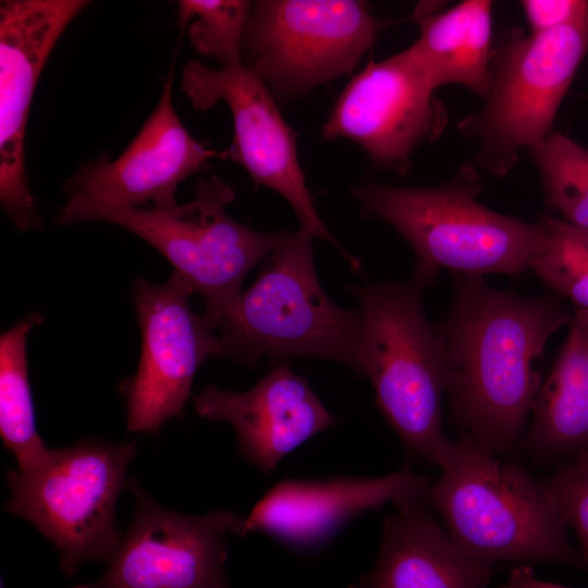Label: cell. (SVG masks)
<instances>
[{
	"mask_svg": "<svg viewBox=\"0 0 588 588\" xmlns=\"http://www.w3.org/2000/svg\"><path fill=\"white\" fill-rule=\"evenodd\" d=\"M544 238L530 270L576 310H588V230L559 217H543Z\"/></svg>",
	"mask_w": 588,
	"mask_h": 588,
	"instance_id": "603a6c76",
	"label": "cell"
},
{
	"mask_svg": "<svg viewBox=\"0 0 588 588\" xmlns=\"http://www.w3.org/2000/svg\"><path fill=\"white\" fill-rule=\"evenodd\" d=\"M313 235L287 234L221 320L218 356L255 366L264 356H308L359 370L364 315L335 305L318 280Z\"/></svg>",
	"mask_w": 588,
	"mask_h": 588,
	"instance_id": "277c9868",
	"label": "cell"
},
{
	"mask_svg": "<svg viewBox=\"0 0 588 588\" xmlns=\"http://www.w3.org/2000/svg\"><path fill=\"white\" fill-rule=\"evenodd\" d=\"M420 2L414 20L420 28L408 50L434 89L457 84L483 98L490 84L491 8L489 0H465L446 10Z\"/></svg>",
	"mask_w": 588,
	"mask_h": 588,
	"instance_id": "ffe728a7",
	"label": "cell"
},
{
	"mask_svg": "<svg viewBox=\"0 0 588 588\" xmlns=\"http://www.w3.org/2000/svg\"><path fill=\"white\" fill-rule=\"evenodd\" d=\"M454 442L452 460L425 500L467 554L494 565H584L543 479L497 458L464 431Z\"/></svg>",
	"mask_w": 588,
	"mask_h": 588,
	"instance_id": "7a4b0ae2",
	"label": "cell"
},
{
	"mask_svg": "<svg viewBox=\"0 0 588 588\" xmlns=\"http://www.w3.org/2000/svg\"><path fill=\"white\" fill-rule=\"evenodd\" d=\"M569 322L520 442L536 464L566 461L588 451V310H575Z\"/></svg>",
	"mask_w": 588,
	"mask_h": 588,
	"instance_id": "d6986e66",
	"label": "cell"
},
{
	"mask_svg": "<svg viewBox=\"0 0 588 588\" xmlns=\"http://www.w3.org/2000/svg\"><path fill=\"white\" fill-rule=\"evenodd\" d=\"M42 315L25 316L0 338V434L17 462V469L36 465L49 451L36 429L28 378L26 340Z\"/></svg>",
	"mask_w": 588,
	"mask_h": 588,
	"instance_id": "44dd1931",
	"label": "cell"
},
{
	"mask_svg": "<svg viewBox=\"0 0 588 588\" xmlns=\"http://www.w3.org/2000/svg\"><path fill=\"white\" fill-rule=\"evenodd\" d=\"M588 51V19L525 36L510 29L490 58V84L481 108L457 131L478 145L475 164L504 176L520 149L539 144L552 125Z\"/></svg>",
	"mask_w": 588,
	"mask_h": 588,
	"instance_id": "52a82bcc",
	"label": "cell"
},
{
	"mask_svg": "<svg viewBox=\"0 0 588 588\" xmlns=\"http://www.w3.org/2000/svg\"><path fill=\"white\" fill-rule=\"evenodd\" d=\"M434 90L408 48L380 62L370 59L336 99L320 136L350 139L376 167L406 174L417 147L446 127Z\"/></svg>",
	"mask_w": 588,
	"mask_h": 588,
	"instance_id": "4fadbf2b",
	"label": "cell"
},
{
	"mask_svg": "<svg viewBox=\"0 0 588 588\" xmlns=\"http://www.w3.org/2000/svg\"><path fill=\"white\" fill-rule=\"evenodd\" d=\"M500 588H568L559 584L542 580L537 577L529 565L514 567L505 583Z\"/></svg>",
	"mask_w": 588,
	"mask_h": 588,
	"instance_id": "4316f807",
	"label": "cell"
},
{
	"mask_svg": "<svg viewBox=\"0 0 588 588\" xmlns=\"http://www.w3.org/2000/svg\"><path fill=\"white\" fill-rule=\"evenodd\" d=\"M134 515L95 581L74 588H228L226 538L243 516L228 510L187 515L157 504L132 478Z\"/></svg>",
	"mask_w": 588,
	"mask_h": 588,
	"instance_id": "30bf717a",
	"label": "cell"
},
{
	"mask_svg": "<svg viewBox=\"0 0 588 588\" xmlns=\"http://www.w3.org/2000/svg\"><path fill=\"white\" fill-rule=\"evenodd\" d=\"M520 5L532 34L588 19V0H524Z\"/></svg>",
	"mask_w": 588,
	"mask_h": 588,
	"instance_id": "484cf974",
	"label": "cell"
},
{
	"mask_svg": "<svg viewBox=\"0 0 588 588\" xmlns=\"http://www.w3.org/2000/svg\"><path fill=\"white\" fill-rule=\"evenodd\" d=\"M216 156L222 158L194 139L176 115L170 73L158 105L120 157L100 154L66 179L63 189L70 200L168 209L176 206L179 184Z\"/></svg>",
	"mask_w": 588,
	"mask_h": 588,
	"instance_id": "9a60e30c",
	"label": "cell"
},
{
	"mask_svg": "<svg viewBox=\"0 0 588 588\" xmlns=\"http://www.w3.org/2000/svg\"><path fill=\"white\" fill-rule=\"evenodd\" d=\"M478 168L465 162L444 184L396 187L365 182L352 189L364 218L390 224L412 246V275L425 287L442 269L453 273L517 275L530 268L544 238V223L495 212L478 200Z\"/></svg>",
	"mask_w": 588,
	"mask_h": 588,
	"instance_id": "3957f363",
	"label": "cell"
},
{
	"mask_svg": "<svg viewBox=\"0 0 588 588\" xmlns=\"http://www.w3.org/2000/svg\"><path fill=\"white\" fill-rule=\"evenodd\" d=\"M253 2L246 0H180L177 24L187 26L193 48L223 68L242 64L243 41Z\"/></svg>",
	"mask_w": 588,
	"mask_h": 588,
	"instance_id": "cb8c5ba5",
	"label": "cell"
},
{
	"mask_svg": "<svg viewBox=\"0 0 588 588\" xmlns=\"http://www.w3.org/2000/svg\"><path fill=\"white\" fill-rule=\"evenodd\" d=\"M424 289L413 278L352 287L364 315L358 373L371 381L380 412L408 450L442 468L455 442L442 429L445 362L438 328L424 313Z\"/></svg>",
	"mask_w": 588,
	"mask_h": 588,
	"instance_id": "8992f818",
	"label": "cell"
},
{
	"mask_svg": "<svg viewBox=\"0 0 588 588\" xmlns=\"http://www.w3.org/2000/svg\"><path fill=\"white\" fill-rule=\"evenodd\" d=\"M390 24L357 0L255 1L243 54L273 96L301 97L351 73Z\"/></svg>",
	"mask_w": 588,
	"mask_h": 588,
	"instance_id": "9c48e42d",
	"label": "cell"
},
{
	"mask_svg": "<svg viewBox=\"0 0 588 588\" xmlns=\"http://www.w3.org/2000/svg\"><path fill=\"white\" fill-rule=\"evenodd\" d=\"M495 571L467 554L420 500L384 518L375 565L356 588H486Z\"/></svg>",
	"mask_w": 588,
	"mask_h": 588,
	"instance_id": "ac0fdd59",
	"label": "cell"
},
{
	"mask_svg": "<svg viewBox=\"0 0 588 588\" xmlns=\"http://www.w3.org/2000/svg\"><path fill=\"white\" fill-rule=\"evenodd\" d=\"M134 455L133 443L95 440L49 449L33 467L7 474L4 509L53 542L66 575L88 561L108 562L122 536L115 509Z\"/></svg>",
	"mask_w": 588,
	"mask_h": 588,
	"instance_id": "ba28073f",
	"label": "cell"
},
{
	"mask_svg": "<svg viewBox=\"0 0 588 588\" xmlns=\"http://www.w3.org/2000/svg\"><path fill=\"white\" fill-rule=\"evenodd\" d=\"M191 285L175 271L160 284L138 277L132 298L142 333L137 372L123 382L130 432H157L180 417L199 365L218 356V338L193 311Z\"/></svg>",
	"mask_w": 588,
	"mask_h": 588,
	"instance_id": "7c38bea8",
	"label": "cell"
},
{
	"mask_svg": "<svg viewBox=\"0 0 588 588\" xmlns=\"http://www.w3.org/2000/svg\"><path fill=\"white\" fill-rule=\"evenodd\" d=\"M235 191L218 176L199 180L195 197L168 209L114 206L68 199L58 224L106 221L136 234L157 249L200 294L203 314L216 333L242 293L247 273L275 250L289 232H260L229 217Z\"/></svg>",
	"mask_w": 588,
	"mask_h": 588,
	"instance_id": "5b68a950",
	"label": "cell"
},
{
	"mask_svg": "<svg viewBox=\"0 0 588 588\" xmlns=\"http://www.w3.org/2000/svg\"><path fill=\"white\" fill-rule=\"evenodd\" d=\"M430 486L408 466L375 478L284 479L244 517L240 536L259 531L291 547H315L357 515L387 503L400 507L425 500Z\"/></svg>",
	"mask_w": 588,
	"mask_h": 588,
	"instance_id": "2e32d148",
	"label": "cell"
},
{
	"mask_svg": "<svg viewBox=\"0 0 588 588\" xmlns=\"http://www.w3.org/2000/svg\"><path fill=\"white\" fill-rule=\"evenodd\" d=\"M194 408L203 418L230 422L242 455L264 474L335 421L306 379L285 365L277 366L248 391L206 385L194 397Z\"/></svg>",
	"mask_w": 588,
	"mask_h": 588,
	"instance_id": "e0dca14e",
	"label": "cell"
},
{
	"mask_svg": "<svg viewBox=\"0 0 588 588\" xmlns=\"http://www.w3.org/2000/svg\"><path fill=\"white\" fill-rule=\"evenodd\" d=\"M86 0L0 2V204L22 231L41 226L25 172L35 87L54 45Z\"/></svg>",
	"mask_w": 588,
	"mask_h": 588,
	"instance_id": "5bb4252c",
	"label": "cell"
},
{
	"mask_svg": "<svg viewBox=\"0 0 588 588\" xmlns=\"http://www.w3.org/2000/svg\"><path fill=\"white\" fill-rule=\"evenodd\" d=\"M527 151L548 205L563 220L588 230V148L552 132Z\"/></svg>",
	"mask_w": 588,
	"mask_h": 588,
	"instance_id": "7402d4cb",
	"label": "cell"
},
{
	"mask_svg": "<svg viewBox=\"0 0 588 588\" xmlns=\"http://www.w3.org/2000/svg\"><path fill=\"white\" fill-rule=\"evenodd\" d=\"M182 89L197 111L224 101L232 114L234 137L222 158L242 166L257 185L281 195L302 230L340 246L314 206L297 158V134L252 68L242 63L218 70L191 60L183 68Z\"/></svg>",
	"mask_w": 588,
	"mask_h": 588,
	"instance_id": "8fae6325",
	"label": "cell"
},
{
	"mask_svg": "<svg viewBox=\"0 0 588 588\" xmlns=\"http://www.w3.org/2000/svg\"><path fill=\"white\" fill-rule=\"evenodd\" d=\"M571 319L560 296H520L454 273L451 310L438 327L445 391L454 421L491 453L520 446L542 383L534 362Z\"/></svg>",
	"mask_w": 588,
	"mask_h": 588,
	"instance_id": "6da1fadb",
	"label": "cell"
},
{
	"mask_svg": "<svg viewBox=\"0 0 588 588\" xmlns=\"http://www.w3.org/2000/svg\"><path fill=\"white\" fill-rule=\"evenodd\" d=\"M543 482L567 527L575 531L588 568V451L564 461Z\"/></svg>",
	"mask_w": 588,
	"mask_h": 588,
	"instance_id": "d4e9b609",
	"label": "cell"
}]
</instances>
